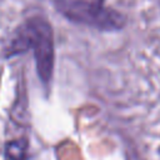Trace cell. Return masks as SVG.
<instances>
[{"mask_svg":"<svg viewBox=\"0 0 160 160\" xmlns=\"http://www.w3.org/2000/svg\"><path fill=\"white\" fill-rule=\"evenodd\" d=\"M5 152L10 160H25L26 152H28L26 139H20V140L8 142L5 146Z\"/></svg>","mask_w":160,"mask_h":160,"instance_id":"3","label":"cell"},{"mask_svg":"<svg viewBox=\"0 0 160 160\" xmlns=\"http://www.w3.org/2000/svg\"><path fill=\"white\" fill-rule=\"evenodd\" d=\"M54 5L70 21L99 30H119L125 24L124 15L106 8L105 0H54Z\"/></svg>","mask_w":160,"mask_h":160,"instance_id":"2","label":"cell"},{"mask_svg":"<svg viewBox=\"0 0 160 160\" xmlns=\"http://www.w3.org/2000/svg\"><path fill=\"white\" fill-rule=\"evenodd\" d=\"M32 50L36 71L44 84H49L54 70V34L48 20L40 16L28 19L21 24L11 39L8 55H18L20 52Z\"/></svg>","mask_w":160,"mask_h":160,"instance_id":"1","label":"cell"}]
</instances>
